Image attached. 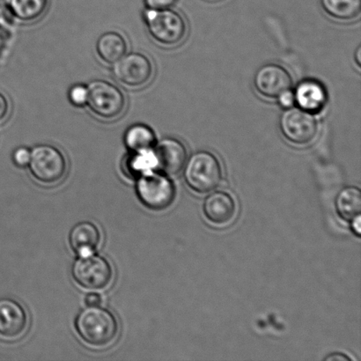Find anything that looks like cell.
Segmentation results:
<instances>
[{
  "instance_id": "6da1fadb",
  "label": "cell",
  "mask_w": 361,
  "mask_h": 361,
  "mask_svg": "<svg viewBox=\"0 0 361 361\" xmlns=\"http://www.w3.org/2000/svg\"><path fill=\"white\" fill-rule=\"evenodd\" d=\"M78 335L92 348L104 349L114 344L119 334V324L111 311L101 307H88L75 321Z\"/></svg>"
},
{
  "instance_id": "7a4b0ae2",
  "label": "cell",
  "mask_w": 361,
  "mask_h": 361,
  "mask_svg": "<svg viewBox=\"0 0 361 361\" xmlns=\"http://www.w3.org/2000/svg\"><path fill=\"white\" fill-rule=\"evenodd\" d=\"M183 169L187 185L195 192H211L221 185V164L211 152H196L187 160Z\"/></svg>"
},
{
  "instance_id": "3957f363",
  "label": "cell",
  "mask_w": 361,
  "mask_h": 361,
  "mask_svg": "<svg viewBox=\"0 0 361 361\" xmlns=\"http://www.w3.org/2000/svg\"><path fill=\"white\" fill-rule=\"evenodd\" d=\"M145 20L151 37L159 44L174 47L186 37V20L178 11L147 9L145 13Z\"/></svg>"
},
{
  "instance_id": "277c9868",
  "label": "cell",
  "mask_w": 361,
  "mask_h": 361,
  "mask_svg": "<svg viewBox=\"0 0 361 361\" xmlns=\"http://www.w3.org/2000/svg\"><path fill=\"white\" fill-rule=\"evenodd\" d=\"M137 196L144 207L154 212L167 210L174 203V183L164 173L152 171L140 176L136 185Z\"/></svg>"
},
{
  "instance_id": "5b68a950",
  "label": "cell",
  "mask_w": 361,
  "mask_h": 361,
  "mask_svg": "<svg viewBox=\"0 0 361 361\" xmlns=\"http://www.w3.org/2000/svg\"><path fill=\"white\" fill-rule=\"evenodd\" d=\"M31 175L37 182L52 186L65 178L67 161L62 152L49 145H39L31 150Z\"/></svg>"
},
{
  "instance_id": "8992f818",
  "label": "cell",
  "mask_w": 361,
  "mask_h": 361,
  "mask_svg": "<svg viewBox=\"0 0 361 361\" xmlns=\"http://www.w3.org/2000/svg\"><path fill=\"white\" fill-rule=\"evenodd\" d=\"M87 106L94 115L104 120H114L125 111V94L116 85L109 81L97 80L87 86Z\"/></svg>"
},
{
  "instance_id": "52a82bcc",
  "label": "cell",
  "mask_w": 361,
  "mask_h": 361,
  "mask_svg": "<svg viewBox=\"0 0 361 361\" xmlns=\"http://www.w3.org/2000/svg\"><path fill=\"white\" fill-rule=\"evenodd\" d=\"M279 126L285 140L299 147L314 142L319 133L316 115L295 106L281 113Z\"/></svg>"
},
{
  "instance_id": "ba28073f",
  "label": "cell",
  "mask_w": 361,
  "mask_h": 361,
  "mask_svg": "<svg viewBox=\"0 0 361 361\" xmlns=\"http://www.w3.org/2000/svg\"><path fill=\"white\" fill-rule=\"evenodd\" d=\"M74 281L88 291H102L111 286L114 279L112 265L105 257L92 254L80 257L72 269Z\"/></svg>"
},
{
  "instance_id": "9c48e42d",
  "label": "cell",
  "mask_w": 361,
  "mask_h": 361,
  "mask_svg": "<svg viewBox=\"0 0 361 361\" xmlns=\"http://www.w3.org/2000/svg\"><path fill=\"white\" fill-rule=\"evenodd\" d=\"M113 66L116 79L127 87H143L154 76L153 63L142 53H126Z\"/></svg>"
},
{
  "instance_id": "30bf717a",
  "label": "cell",
  "mask_w": 361,
  "mask_h": 361,
  "mask_svg": "<svg viewBox=\"0 0 361 361\" xmlns=\"http://www.w3.org/2000/svg\"><path fill=\"white\" fill-rule=\"evenodd\" d=\"M293 83L291 73L277 63L262 66L254 76V87L257 93L269 100H277L279 95L291 90Z\"/></svg>"
},
{
  "instance_id": "8fae6325",
  "label": "cell",
  "mask_w": 361,
  "mask_h": 361,
  "mask_svg": "<svg viewBox=\"0 0 361 361\" xmlns=\"http://www.w3.org/2000/svg\"><path fill=\"white\" fill-rule=\"evenodd\" d=\"M30 324L26 310L13 299H0V338L14 341L23 338Z\"/></svg>"
},
{
  "instance_id": "7c38bea8",
  "label": "cell",
  "mask_w": 361,
  "mask_h": 361,
  "mask_svg": "<svg viewBox=\"0 0 361 361\" xmlns=\"http://www.w3.org/2000/svg\"><path fill=\"white\" fill-rule=\"evenodd\" d=\"M157 169L167 176H176L183 171L188 159V151L182 141L176 137H164L154 147Z\"/></svg>"
},
{
  "instance_id": "4fadbf2b",
  "label": "cell",
  "mask_w": 361,
  "mask_h": 361,
  "mask_svg": "<svg viewBox=\"0 0 361 361\" xmlns=\"http://www.w3.org/2000/svg\"><path fill=\"white\" fill-rule=\"evenodd\" d=\"M204 214L212 224L223 226L233 221L236 215V203L231 195L216 191L205 198Z\"/></svg>"
},
{
  "instance_id": "5bb4252c",
  "label": "cell",
  "mask_w": 361,
  "mask_h": 361,
  "mask_svg": "<svg viewBox=\"0 0 361 361\" xmlns=\"http://www.w3.org/2000/svg\"><path fill=\"white\" fill-rule=\"evenodd\" d=\"M71 247L79 257L94 254L102 242L100 229L94 223H78L71 230L69 235Z\"/></svg>"
},
{
  "instance_id": "9a60e30c",
  "label": "cell",
  "mask_w": 361,
  "mask_h": 361,
  "mask_svg": "<svg viewBox=\"0 0 361 361\" xmlns=\"http://www.w3.org/2000/svg\"><path fill=\"white\" fill-rule=\"evenodd\" d=\"M295 104L304 111L316 115L327 104V91L320 82L314 80L302 81L295 92Z\"/></svg>"
},
{
  "instance_id": "2e32d148",
  "label": "cell",
  "mask_w": 361,
  "mask_h": 361,
  "mask_svg": "<svg viewBox=\"0 0 361 361\" xmlns=\"http://www.w3.org/2000/svg\"><path fill=\"white\" fill-rule=\"evenodd\" d=\"M128 51V44L121 34L116 31L106 32L98 38L97 52L99 59L108 65H114Z\"/></svg>"
},
{
  "instance_id": "e0dca14e",
  "label": "cell",
  "mask_w": 361,
  "mask_h": 361,
  "mask_svg": "<svg viewBox=\"0 0 361 361\" xmlns=\"http://www.w3.org/2000/svg\"><path fill=\"white\" fill-rule=\"evenodd\" d=\"M123 171L130 178H139L157 169V159L153 149L130 152L123 159Z\"/></svg>"
},
{
  "instance_id": "ac0fdd59",
  "label": "cell",
  "mask_w": 361,
  "mask_h": 361,
  "mask_svg": "<svg viewBox=\"0 0 361 361\" xmlns=\"http://www.w3.org/2000/svg\"><path fill=\"white\" fill-rule=\"evenodd\" d=\"M336 210L339 217L351 221L360 214L361 191L360 188L348 186L339 191L335 200Z\"/></svg>"
},
{
  "instance_id": "d6986e66",
  "label": "cell",
  "mask_w": 361,
  "mask_h": 361,
  "mask_svg": "<svg viewBox=\"0 0 361 361\" xmlns=\"http://www.w3.org/2000/svg\"><path fill=\"white\" fill-rule=\"evenodd\" d=\"M123 142L130 152H137L153 149L157 140L154 130L149 126L136 123L126 130Z\"/></svg>"
},
{
  "instance_id": "ffe728a7",
  "label": "cell",
  "mask_w": 361,
  "mask_h": 361,
  "mask_svg": "<svg viewBox=\"0 0 361 361\" xmlns=\"http://www.w3.org/2000/svg\"><path fill=\"white\" fill-rule=\"evenodd\" d=\"M327 16L338 21H352L359 17L361 0H320Z\"/></svg>"
},
{
  "instance_id": "44dd1931",
  "label": "cell",
  "mask_w": 361,
  "mask_h": 361,
  "mask_svg": "<svg viewBox=\"0 0 361 361\" xmlns=\"http://www.w3.org/2000/svg\"><path fill=\"white\" fill-rule=\"evenodd\" d=\"M49 0H11L10 9L13 16L23 23H33L44 16Z\"/></svg>"
},
{
  "instance_id": "7402d4cb",
  "label": "cell",
  "mask_w": 361,
  "mask_h": 361,
  "mask_svg": "<svg viewBox=\"0 0 361 361\" xmlns=\"http://www.w3.org/2000/svg\"><path fill=\"white\" fill-rule=\"evenodd\" d=\"M88 97L87 87L84 85H74L70 88L68 98L71 104L75 107H84L87 105Z\"/></svg>"
},
{
  "instance_id": "603a6c76",
  "label": "cell",
  "mask_w": 361,
  "mask_h": 361,
  "mask_svg": "<svg viewBox=\"0 0 361 361\" xmlns=\"http://www.w3.org/2000/svg\"><path fill=\"white\" fill-rule=\"evenodd\" d=\"M31 157V150L27 147H21L17 148L13 154V161L14 164L20 168H25L30 164Z\"/></svg>"
},
{
  "instance_id": "cb8c5ba5",
  "label": "cell",
  "mask_w": 361,
  "mask_h": 361,
  "mask_svg": "<svg viewBox=\"0 0 361 361\" xmlns=\"http://www.w3.org/2000/svg\"><path fill=\"white\" fill-rule=\"evenodd\" d=\"M148 9L161 10L171 8L178 0H144Z\"/></svg>"
},
{
  "instance_id": "d4e9b609",
  "label": "cell",
  "mask_w": 361,
  "mask_h": 361,
  "mask_svg": "<svg viewBox=\"0 0 361 361\" xmlns=\"http://www.w3.org/2000/svg\"><path fill=\"white\" fill-rule=\"evenodd\" d=\"M279 104L282 106L284 109H288L293 107L295 104V93L292 90H288L279 95L277 99Z\"/></svg>"
},
{
  "instance_id": "484cf974",
  "label": "cell",
  "mask_w": 361,
  "mask_h": 361,
  "mask_svg": "<svg viewBox=\"0 0 361 361\" xmlns=\"http://www.w3.org/2000/svg\"><path fill=\"white\" fill-rule=\"evenodd\" d=\"M10 105L7 98L0 93V123L5 121L9 115Z\"/></svg>"
},
{
  "instance_id": "4316f807",
  "label": "cell",
  "mask_w": 361,
  "mask_h": 361,
  "mask_svg": "<svg viewBox=\"0 0 361 361\" xmlns=\"http://www.w3.org/2000/svg\"><path fill=\"white\" fill-rule=\"evenodd\" d=\"M85 303L87 307H100L102 303V297L97 293H90L85 298Z\"/></svg>"
},
{
  "instance_id": "83f0119b",
  "label": "cell",
  "mask_w": 361,
  "mask_h": 361,
  "mask_svg": "<svg viewBox=\"0 0 361 361\" xmlns=\"http://www.w3.org/2000/svg\"><path fill=\"white\" fill-rule=\"evenodd\" d=\"M351 228L353 230V233H355V235L357 237H360L361 235V218L360 214L358 216H356V217L351 221Z\"/></svg>"
},
{
  "instance_id": "f1b7e54d",
  "label": "cell",
  "mask_w": 361,
  "mask_h": 361,
  "mask_svg": "<svg viewBox=\"0 0 361 361\" xmlns=\"http://www.w3.org/2000/svg\"><path fill=\"white\" fill-rule=\"evenodd\" d=\"M324 360L327 361H350L352 360L349 356L344 355V353H335L326 357Z\"/></svg>"
},
{
  "instance_id": "f546056e",
  "label": "cell",
  "mask_w": 361,
  "mask_h": 361,
  "mask_svg": "<svg viewBox=\"0 0 361 361\" xmlns=\"http://www.w3.org/2000/svg\"><path fill=\"white\" fill-rule=\"evenodd\" d=\"M355 61L357 63V66H358V68H360L361 66V48L360 46H359L358 49H356V51L355 53Z\"/></svg>"
}]
</instances>
